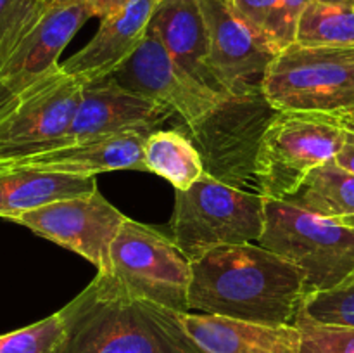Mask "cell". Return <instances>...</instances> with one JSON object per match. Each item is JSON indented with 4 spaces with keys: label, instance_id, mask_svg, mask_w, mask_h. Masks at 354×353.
<instances>
[{
    "label": "cell",
    "instance_id": "6da1fadb",
    "mask_svg": "<svg viewBox=\"0 0 354 353\" xmlns=\"http://www.w3.org/2000/svg\"><path fill=\"white\" fill-rule=\"evenodd\" d=\"M190 311L270 325H296L304 273L258 242L223 246L192 260Z\"/></svg>",
    "mask_w": 354,
    "mask_h": 353
},
{
    "label": "cell",
    "instance_id": "7a4b0ae2",
    "mask_svg": "<svg viewBox=\"0 0 354 353\" xmlns=\"http://www.w3.org/2000/svg\"><path fill=\"white\" fill-rule=\"evenodd\" d=\"M59 311L66 332L57 353H203L180 311L135 296L111 270Z\"/></svg>",
    "mask_w": 354,
    "mask_h": 353
},
{
    "label": "cell",
    "instance_id": "3957f363",
    "mask_svg": "<svg viewBox=\"0 0 354 353\" xmlns=\"http://www.w3.org/2000/svg\"><path fill=\"white\" fill-rule=\"evenodd\" d=\"M277 113L261 85H256L228 93L201 120L185 125L207 175L237 189L258 190L259 145Z\"/></svg>",
    "mask_w": 354,
    "mask_h": 353
},
{
    "label": "cell",
    "instance_id": "277c9868",
    "mask_svg": "<svg viewBox=\"0 0 354 353\" xmlns=\"http://www.w3.org/2000/svg\"><path fill=\"white\" fill-rule=\"evenodd\" d=\"M258 244L296 265L304 273L308 293L330 289L354 272V227L286 199L265 197V227Z\"/></svg>",
    "mask_w": 354,
    "mask_h": 353
},
{
    "label": "cell",
    "instance_id": "5b68a950",
    "mask_svg": "<svg viewBox=\"0 0 354 353\" xmlns=\"http://www.w3.org/2000/svg\"><path fill=\"white\" fill-rule=\"evenodd\" d=\"M265 227V197L204 173L175 192L169 237L192 262L211 249L258 242Z\"/></svg>",
    "mask_w": 354,
    "mask_h": 353
},
{
    "label": "cell",
    "instance_id": "8992f818",
    "mask_svg": "<svg viewBox=\"0 0 354 353\" xmlns=\"http://www.w3.org/2000/svg\"><path fill=\"white\" fill-rule=\"evenodd\" d=\"M344 142L339 114L279 111L263 135L256 161L258 192L289 199L310 172L335 159Z\"/></svg>",
    "mask_w": 354,
    "mask_h": 353
},
{
    "label": "cell",
    "instance_id": "52a82bcc",
    "mask_svg": "<svg viewBox=\"0 0 354 353\" xmlns=\"http://www.w3.org/2000/svg\"><path fill=\"white\" fill-rule=\"evenodd\" d=\"M261 89L279 111H354V45H289L266 69Z\"/></svg>",
    "mask_w": 354,
    "mask_h": 353
},
{
    "label": "cell",
    "instance_id": "ba28073f",
    "mask_svg": "<svg viewBox=\"0 0 354 353\" xmlns=\"http://www.w3.org/2000/svg\"><path fill=\"white\" fill-rule=\"evenodd\" d=\"M111 272L131 294L175 311H190L192 263L169 235L127 218L111 246Z\"/></svg>",
    "mask_w": 354,
    "mask_h": 353
},
{
    "label": "cell",
    "instance_id": "9c48e42d",
    "mask_svg": "<svg viewBox=\"0 0 354 353\" xmlns=\"http://www.w3.org/2000/svg\"><path fill=\"white\" fill-rule=\"evenodd\" d=\"M83 83L61 62L0 107V165L62 145Z\"/></svg>",
    "mask_w": 354,
    "mask_h": 353
},
{
    "label": "cell",
    "instance_id": "30bf717a",
    "mask_svg": "<svg viewBox=\"0 0 354 353\" xmlns=\"http://www.w3.org/2000/svg\"><path fill=\"white\" fill-rule=\"evenodd\" d=\"M92 17L85 2L38 9L0 47V107L59 66V55Z\"/></svg>",
    "mask_w": 354,
    "mask_h": 353
},
{
    "label": "cell",
    "instance_id": "8fae6325",
    "mask_svg": "<svg viewBox=\"0 0 354 353\" xmlns=\"http://www.w3.org/2000/svg\"><path fill=\"white\" fill-rule=\"evenodd\" d=\"M127 218L97 189L88 196L59 199L24 211L10 221L71 249L92 263L97 272H104L111 270V246Z\"/></svg>",
    "mask_w": 354,
    "mask_h": 353
},
{
    "label": "cell",
    "instance_id": "7c38bea8",
    "mask_svg": "<svg viewBox=\"0 0 354 353\" xmlns=\"http://www.w3.org/2000/svg\"><path fill=\"white\" fill-rule=\"evenodd\" d=\"M209 35V69L223 93L261 85L280 48L249 23L232 0H199Z\"/></svg>",
    "mask_w": 354,
    "mask_h": 353
},
{
    "label": "cell",
    "instance_id": "4fadbf2b",
    "mask_svg": "<svg viewBox=\"0 0 354 353\" xmlns=\"http://www.w3.org/2000/svg\"><path fill=\"white\" fill-rule=\"evenodd\" d=\"M113 76L127 89L169 107L185 125L196 123L227 97L207 89L178 66L151 28L133 55Z\"/></svg>",
    "mask_w": 354,
    "mask_h": 353
},
{
    "label": "cell",
    "instance_id": "5bb4252c",
    "mask_svg": "<svg viewBox=\"0 0 354 353\" xmlns=\"http://www.w3.org/2000/svg\"><path fill=\"white\" fill-rule=\"evenodd\" d=\"M173 114L169 107L127 89L111 75L83 83L80 104L71 127L62 137V145L107 135H151Z\"/></svg>",
    "mask_w": 354,
    "mask_h": 353
},
{
    "label": "cell",
    "instance_id": "9a60e30c",
    "mask_svg": "<svg viewBox=\"0 0 354 353\" xmlns=\"http://www.w3.org/2000/svg\"><path fill=\"white\" fill-rule=\"evenodd\" d=\"M162 0H135L123 10L100 19L92 40L61 62L62 71L82 83L114 75L133 55L147 33L149 23Z\"/></svg>",
    "mask_w": 354,
    "mask_h": 353
},
{
    "label": "cell",
    "instance_id": "2e32d148",
    "mask_svg": "<svg viewBox=\"0 0 354 353\" xmlns=\"http://www.w3.org/2000/svg\"><path fill=\"white\" fill-rule=\"evenodd\" d=\"M147 135L121 134L62 145L38 154L2 163L0 168H37L44 172L95 176L113 170L145 172L144 144Z\"/></svg>",
    "mask_w": 354,
    "mask_h": 353
},
{
    "label": "cell",
    "instance_id": "e0dca14e",
    "mask_svg": "<svg viewBox=\"0 0 354 353\" xmlns=\"http://www.w3.org/2000/svg\"><path fill=\"white\" fill-rule=\"evenodd\" d=\"M180 320L203 353H301V332L296 325L192 311H182Z\"/></svg>",
    "mask_w": 354,
    "mask_h": 353
},
{
    "label": "cell",
    "instance_id": "ac0fdd59",
    "mask_svg": "<svg viewBox=\"0 0 354 353\" xmlns=\"http://www.w3.org/2000/svg\"><path fill=\"white\" fill-rule=\"evenodd\" d=\"M149 28L192 78L223 93L209 69V35L199 0H162L152 14Z\"/></svg>",
    "mask_w": 354,
    "mask_h": 353
},
{
    "label": "cell",
    "instance_id": "d6986e66",
    "mask_svg": "<svg viewBox=\"0 0 354 353\" xmlns=\"http://www.w3.org/2000/svg\"><path fill=\"white\" fill-rule=\"evenodd\" d=\"M97 190L95 176L44 172L37 168H0V218L12 220L24 211Z\"/></svg>",
    "mask_w": 354,
    "mask_h": 353
},
{
    "label": "cell",
    "instance_id": "ffe728a7",
    "mask_svg": "<svg viewBox=\"0 0 354 353\" xmlns=\"http://www.w3.org/2000/svg\"><path fill=\"white\" fill-rule=\"evenodd\" d=\"M145 172L168 180L175 190H187L206 173L199 151L183 130H156L144 144Z\"/></svg>",
    "mask_w": 354,
    "mask_h": 353
},
{
    "label": "cell",
    "instance_id": "44dd1931",
    "mask_svg": "<svg viewBox=\"0 0 354 353\" xmlns=\"http://www.w3.org/2000/svg\"><path fill=\"white\" fill-rule=\"evenodd\" d=\"M289 203L325 218L354 217V173L332 161L310 172Z\"/></svg>",
    "mask_w": 354,
    "mask_h": 353
},
{
    "label": "cell",
    "instance_id": "7402d4cb",
    "mask_svg": "<svg viewBox=\"0 0 354 353\" xmlns=\"http://www.w3.org/2000/svg\"><path fill=\"white\" fill-rule=\"evenodd\" d=\"M296 44L308 47L354 45V6L311 0L297 17Z\"/></svg>",
    "mask_w": 354,
    "mask_h": 353
},
{
    "label": "cell",
    "instance_id": "603a6c76",
    "mask_svg": "<svg viewBox=\"0 0 354 353\" xmlns=\"http://www.w3.org/2000/svg\"><path fill=\"white\" fill-rule=\"evenodd\" d=\"M235 9L268 37L280 51L296 44L297 21L286 0H232Z\"/></svg>",
    "mask_w": 354,
    "mask_h": 353
},
{
    "label": "cell",
    "instance_id": "cb8c5ba5",
    "mask_svg": "<svg viewBox=\"0 0 354 353\" xmlns=\"http://www.w3.org/2000/svg\"><path fill=\"white\" fill-rule=\"evenodd\" d=\"M301 314L318 324L354 327V272L330 289L308 293Z\"/></svg>",
    "mask_w": 354,
    "mask_h": 353
},
{
    "label": "cell",
    "instance_id": "d4e9b609",
    "mask_svg": "<svg viewBox=\"0 0 354 353\" xmlns=\"http://www.w3.org/2000/svg\"><path fill=\"white\" fill-rule=\"evenodd\" d=\"M66 325L61 311L0 336V353H57Z\"/></svg>",
    "mask_w": 354,
    "mask_h": 353
},
{
    "label": "cell",
    "instance_id": "484cf974",
    "mask_svg": "<svg viewBox=\"0 0 354 353\" xmlns=\"http://www.w3.org/2000/svg\"><path fill=\"white\" fill-rule=\"evenodd\" d=\"M296 327L301 332V353H354V327L318 324L301 311Z\"/></svg>",
    "mask_w": 354,
    "mask_h": 353
},
{
    "label": "cell",
    "instance_id": "4316f807",
    "mask_svg": "<svg viewBox=\"0 0 354 353\" xmlns=\"http://www.w3.org/2000/svg\"><path fill=\"white\" fill-rule=\"evenodd\" d=\"M35 9L37 0H0V47Z\"/></svg>",
    "mask_w": 354,
    "mask_h": 353
},
{
    "label": "cell",
    "instance_id": "83f0119b",
    "mask_svg": "<svg viewBox=\"0 0 354 353\" xmlns=\"http://www.w3.org/2000/svg\"><path fill=\"white\" fill-rule=\"evenodd\" d=\"M344 127V142L335 156V163L354 173V111L339 114Z\"/></svg>",
    "mask_w": 354,
    "mask_h": 353
},
{
    "label": "cell",
    "instance_id": "f1b7e54d",
    "mask_svg": "<svg viewBox=\"0 0 354 353\" xmlns=\"http://www.w3.org/2000/svg\"><path fill=\"white\" fill-rule=\"evenodd\" d=\"M131 2H135V0H85L92 17L95 16L100 17V19L111 16V14L120 12L124 7L130 6Z\"/></svg>",
    "mask_w": 354,
    "mask_h": 353
},
{
    "label": "cell",
    "instance_id": "f546056e",
    "mask_svg": "<svg viewBox=\"0 0 354 353\" xmlns=\"http://www.w3.org/2000/svg\"><path fill=\"white\" fill-rule=\"evenodd\" d=\"M41 9H54V7H68L75 3H82L85 0H37Z\"/></svg>",
    "mask_w": 354,
    "mask_h": 353
},
{
    "label": "cell",
    "instance_id": "4dcf8cb0",
    "mask_svg": "<svg viewBox=\"0 0 354 353\" xmlns=\"http://www.w3.org/2000/svg\"><path fill=\"white\" fill-rule=\"evenodd\" d=\"M310 2L311 0H286L287 7H289L290 14H292L294 19L296 21H297V17H299V14L303 12L304 7H306Z\"/></svg>",
    "mask_w": 354,
    "mask_h": 353
},
{
    "label": "cell",
    "instance_id": "1f68e13d",
    "mask_svg": "<svg viewBox=\"0 0 354 353\" xmlns=\"http://www.w3.org/2000/svg\"><path fill=\"white\" fill-rule=\"evenodd\" d=\"M317 2H327V3H341V6H354V0H317Z\"/></svg>",
    "mask_w": 354,
    "mask_h": 353
},
{
    "label": "cell",
    "instance_id": "d6a6232c",
    "mask_svg": "<svg viewBox=\"0 0 354 353\" xmlns=\"http://www.w3.org/2000/svg\"><path fill=\"white\" fill-rule=\"evenodd\" d=\"M339 221H342V224H346V225H349V227H354V217H349V218H344V220H339Z\"/></svg>",
    "mask_w": 354,
    "mask_h": 353
}]
</instances>
